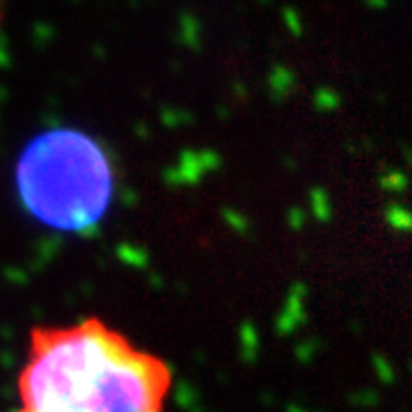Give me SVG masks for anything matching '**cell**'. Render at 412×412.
Segmentation results:
<instances>
[{
  "label": "cell",
  "mask_w": 412,
  "mask_h": 412,
  "mask_svg": "<svg viewBox=\"0 0 412 412\" xmlns=\"http://www.w3.org/2000/svg\"><path fill=\"white\" fill-rule=\"evenodd\" d=\"M172 381L168 362L96 316L32 328L16 412H165Z\"/></svg>",
  "instance_id": "1"
},
{
  "label": "cell",
  "mask_w": 412,
  "mask_h": 412,
  "mask_svg": "<svg viewBox=\"0 0 412 412\" xmlns=\"http://www.w3.org/2000/svg\"><path fill=\"white\" fill-rule=\"evenodd\" d=\"M108 154L78 128H48L23 147L16 161L21 202L44 225L78 232L98 222L112 200Z\"/></svg>",
  "instance_id": "2"
},
{
  "label": "cell",
  "mask_w": 412,
  "mask_h": 412,
  "mask_svg": "<svg viewBox=\"0 0 412 412\" xmlns=\"http://www.w3.org/2000/svg\"><path fill=\"white\" fill-rule=\"evenodd\" d=\"M385 222L390 229L399 234H412V209L399 202H392L385 206Z\"/></svg>",
  "instance_id": "3"
},
{
  "label": "cell",
  "mask_w": 412,
  "mask_h": 412,
  "mask_svg": "<svg viewBox=\"0 0 412 412\" xmlns=\"http://www.w3.org/2000/svg\"><path fill=\"white\" fill-rule=\"evenodd\" d=\"M378 181H381L383 191L392 193V195L406 193L410 186V177L406 175V170H401V168H387Z\"/></svg>",
  "instance_id": "4"
},
{
  "label": "cell",
  "mask_w": 412,
  "mask_h": 412,
  "mask_svg": "<svg viewBox=\"0 0 412 412\" xmlns=\"http://www.w3.org/2000/svg\"><path fill=\"white\" fill-rule=\"evenodd\" d=\"M371 367H374V374L383 385H392L394 378H397V369H394L390 358L381 355V353H376V355L371 358Z\"/></svg>",
  "instance_id": "5"
},
{
  "label": "cell",
  "mask_w": 412,
  "mask_h": 412,
  "mask_svg": "<svg viewBox=\"0 0 412 412\" xmlns=\"http://www.w3.org/2000/svg\"><path fill=\"white\" fill-rule=\"evenodd\" d=\"M314 101H316V108L318 110L330 112V110H337L341 105V96L332 87H321L318 92H316V96H314Z\"/></svg>",
  "instance_id": "6"
},
{
  "label": "cell",
  "mask_w": 412,
  "mask_h": 412,
  "mask_svg": "<svg viewBox=\"0 0 412 412\" xmlns=\"http://www.w3.org/2000/svg\"><path fill=\"white\" fill-rule=\"evenodd\" d=\"M348 401L358 408H376L378 401H381V394L374 390H360L355 394H351Z\"/></svg>",
  "instance_id": "7"
},
{
  "label": "cell",
  "mask_w": 412,
  "mask_h": 412,
  "mask_svg": "<svg viewBox=\"0 0 412 412\" xmlns=\"http://www.w3.org/2000/svg\"><path fill=\"white\" fill-rule=\"evenodd\" d=\"M311 200H314L316 218H318V220H330V216H332V204H330L328 193H325V191H314V195H311Z\"/></svg>",
  "instance_id": "8"
},
{
  "label": "cell",
  "mask_w": 412,
  "mask_h": 412,
  "mask_svg": "<svg viewBox=\"0 0 412 412\" xmlns=\"http://www.w3.org/2000/svg\"><path fill=\"white\" fill-rule=\"evenodd\" d=\"M367 10H374V12H383L390 7V0H365Z\"/></svg>",
  "instance_id": "9"
},
{
  "label": "cell",
  "mask_w": 412,
  "mask_h": 412,
  "mask_svg": "<svg viewBox=\"0 0 412 412\" xmlns=\"http://www.w3.org/2000/svg\"><path fill=\"white\" fill-rule=\"evenodd\" d=\"M403 154H406V163L412 168V147H403Z\"/></svg>",
  "instance_id": "10"
}]
</instances>
